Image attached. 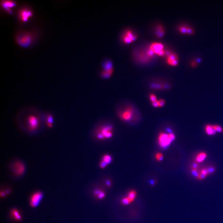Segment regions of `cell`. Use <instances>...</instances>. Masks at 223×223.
Segmentation results:
<instances>
[{
	"label": "cell",
	"mask_w": 223,
	"mask_h": 223,
	"mask_svg": "<svg viewBox=\"0 0 223 223\" xmlns=\"http://www.w3.org/2000/svg\"><path fill=\"white\" fill-rule=\"evenodd\" d=\"M175 139V136L173 133L167 134L162 132L158 136V143L162 148H166L171 144Z\"/></svg>",
	"instance_id": "6da1fadb"
},
{
	"label": "cell",
	"mask_w": 223,
	"mask_h": 223,
	"mask_svg": "<svg viewBox=\"0 0 223 223\" xmlns=\"http://www.w3.org/2000/svg\"><path fill=\"white\" fill-rule=\"evenodd\" d=\"M16 40L17 44L21 46L27 47L31 43L32 37L30 33L23 31L17 34Z\"/></svg>",
	"instance_id": "7a4b0ae2"
},
{
	"label": "cell",
	"mask_w": 223,
	"mask_h": 223,
	"mask_svg": "<svg viewBox=\"0 0 223 223\" xmlns=\"http://www.w3.org/2000/svg\"><path fill=\"white\" fill-rule=\"evenodd\" d=\"M113 127L112 126H105L100 128L96 134L97 139L104 140L110 139L113 136Z\"/></svg>",
	"instance_id": "3957f363"
},
{
	"label": "cell",
	"mask_w": 223,
	"mask_h": 223,
	"mask_svg": "<svg viewBox=\"0 0 223 223\" xmlns=\"http://www.w3.org/2000/svg\"><path fill=\"white\" fill-rule=\"evenodd\" d=\"M135 113V110L132 107H126L120 111L119 113V117L123 121L129 122L133 120Z\"/></svg>",
	"instance_id": "277c9868"
},
{
	"label": "cell",
	"mask_w": 223,
	"mask_h": 223,
	"mask_svg": "<svg viewBox=\"0 0 223 223\" xmlns=\"http://www.w3.org/2000/svg\"><path fill=\"white\" fill-rule=\"evenodd\" d=\"M12 169L16 176H20L25 173V166L23 162L20 161H16L12 164Z\"/></svg>",
	"instance_id": "5b68a950"
},
{
	"label": "cell",
	"mask_w": 223,
	"mask_h": 223,
	"mask_svg": "<svg viewBox=\"0 0 223 223\" xmlns=\"http://www.w3.org/2000/svg\"><path fill=\"white\" fill-rule=\"evenodd\" d=\"M27 124L31 131H34L39 127V120L35 115H31L28 116L27 118Z\"/></svg>",
	"instance_id": "8992f818"
},
{
	"label": "cell",
	"mask_w": 223,
	"mask_h": 223,
	"mask_svg": "<svg viewBox=\"0 0 223 223\" xmlns=\"http://www.w3.org/2000/svg\"><path fill=\"white\" fill-rule=\"evenodd\" d=\"M43 194L42 192L37 191L31 195L30 198V205L32 207H37L41 200L43 198Z\"/></svg>",
	"instance_id": "52a82bcc"
},
{
	"label": "cell",
	"mask_w": 223,
	"mask_h": 223,
	"mask_svg": "<svg viewBox=\"0 0 223 223\" xmlns=\"http://www.w3.org/2000/svg\"><path fill=\"white\" fill-rule=\"evenodd\" d=\"M32 12L30 10L27 8H24L20 10L18 12V15L20 20L22 21L27 20L29 17L32 15Z\"/></svg>",
	"instance_id": "ba28073f"
},
{
	"label": "cell",
	"mask_w": 223,
	"mask_h": 223,
	"mask_svg": "<svg viewBox=\"0 0 223 223\" xmlns=\"http://www.w3.org/2000/svg\"><path fill=\"white\" fill-rule=\"evenodd\" d=\"M1 5L6 11L9 13H12V11L10 8L13 7L16 5V3L13 1L11 0H3L1 1Z\"/></svg>",
	"instance_id": "9c48e42d"
},
{
	"label": "cell",
	"mask_w": 223,
	"mask_h": 223,
	"mask_svg": "<svg viewBox=\"0 0 223 223\" xmlns=\"http://www.w3.org/2000/svg\"><path fill=\"white\" fill-rule=\"evenodd\" d=\"M178 31L182 34L192 35L194 33L193 29L185 25L180 26L178 27Z\"/></svg>",
	"instance_id": "30bf717a"
},
{
	"label": "cell",
	"mask_w": 223,
	"mask_h": 223,
	"mask_svg": "<svg viewBox=\"0 0 223 223\" xmlns=\"http://www.w3.org/2000/svg\"><path fill=\"white\" fill-rule=\"evenodd\" d=\"M163 46L162 44L160 43H155L151 45L150 47V49L153 50L154 53L158 54L160 51L163 50Z\"/></svg>",
	"instance_id": "8fae6325"
},
{
	"label": "cell",
	"mask_w": 223,
	"mask_h": 223,
	"mask_svg": "<svg viewBox=\"0 0 223 223\" xmlns=\"http://www.w3.org/2000/svg\"><path fill=\"white\" fill-rule=\"evenodd\" d=\"M11 215L12 217L14 219H15V220L17 221L21 220L22 219V216L20 215V212H19L18 210L15 209H12L11 211Z\"/></svg>",
	"instance_id": "7c38bea8"
},
{
	"label": "cell",
	"mask_w": 223,
	"mask_h": 223,
	"mask_svg": "<svg viewBox=\"0 0 223 223\" xmlns=\"http://www.w3.org/2000/svg\"><path fill=\"white\" fill-rule=\"evenodd\" d=\"M165 31L162 26L159 25L156 29L155 34L158 38H162L164 35Z\"/></svg>",
	"instance_id": "4fadbf2b"
},
{
	"label": "cell",
	"mask_w": 223,
	"mask_h": 223,
	"mask_svg": "<svg viewBox=\"0 0 223 223\" xmlns=\"http://www.w3.org/2000/svg\"><path fill=\"white\" fill-rule=\"evenodd\" d=\"M103 68L104 71L112 72H113L112 63L110 60L106 61V63L104 64Z\"/></svg>",
	"instance_id": "5bb4252c"
},
{
	"label": "cell",
	"mask_w": 223,
	"mask_h": 223,
	"mask_svg": "<svg viewBox=\"0 0 223 223\" xmlns=\"http://www.w3.org/2000/svg\"><path fill=\"white\" fill-rule=\"evenodd\" d=\"M206 133L209 135H214L216 133L215 129L213 127V126L207 125L205 128Z\"/></svg>",
	"instance_id": "9a60e30c"
},
{
	"label": "cell",
	"mask_w": 223,
	"mask_h": 223,
	"mask_svg": "<svg viewBox=\"0 0 223 223\" xmlns=\"http://www.w3.org/2000/svg\"><path fill=\"white\" fill-rule=\"evenodd\" d=\"M136 191L131 190L129 192L127 197L130 200L131 202H132L136 198Z\"/></svg>",
	"instance_id": "2e32d148"
},
{
	"label": "cell",
	"mask_w": 223,
	"mask_h": 223,
	"mask_svg": "<svg viewBox=\"0 0 223 223\" xmlns=\"http://www.w3.org/2000/svg\"><path fill=\"white\" fill-rule=\"evenodd\" d=\"M207 157V154L205 153H201L197 156L196 159V162H201L204 160Z\"/></svg>",
	"instance_id": "e0dca14e"
},
{
	"label": "cell",
	"mask_w": 223,
	"mask_h": 223,
	"mask_svg": "<svg viewBox=\"0 0 223 223\" xmlns=\"http://www.w3.org/2000/svg\"><path fill=\"white\" fill-rule=\"evenodd\" d=\"M94 195L96 196L98 198L102 199L104 198L106 194L104 191L100 190H97L94 191Z\"/></svg>",
	"instance_id": "ac0fdd59"
},
{
	"label": "cell",
	"mask_w": 223,
	"mask_h": 223,
	"mask_svg": "<svg viewBox=\"0 0 223 223\" xmlns=\"http://www.w3.org/2000/svg\"><path fill=\"white\" fill-rule=\"evenodd\" d=\"M46 125L49 128H51L53 126V118L52 115H49L46 117Z\"/></svg>",
	"instance_id": "d6986e66"
},
{
	"label": "cell",
	"mask_w": 223,
	"mask_h": 223,
	"mask_svg": "<svg viewBox=\"0 0 223 223\" xmlns=\"http://www.w3.org/2000/svg\"><path fill=\"white\" fill-rule=\"evenodd\" d=\"M101 160L106 162V163L107 165H108L111 163V162L112 161V158L110 155L106 154V155H103L102 158Z\"/></svg>",
	"instance_id": "ffe728a7"
},
{
	"label": "cell",
	"mask_w": 223,
	"mask_h": 223,
	"mask_svg": "<svg viewBox=\"0 0 223 223\" xmlns=\"http://www.w3.org/2000/svg\"><path fill=\"white\" fill-rule=\"evenodd\" d=\"M167 62L170 65L175 66L178 64V59H167Z\"/></svg>",
	"instance_id": "44dd1931"
},
{
	"label": "cell",
	"mask_w": 223,
	"mask_h": 223,
	"mask_svg": "<svg viewBox=\"0 0 223 223\" xmlns=\"http://www.w3.org/2000/svg\"><path fill=\"white\" fill-rule=\"evenodd\" d=\"M112 73V72H110L104 70L101 73V76H102L103 78H105V79H107V78H109L110 77Z\"/></svg>",
	"instance_id": "7402d4cb"
},
{
	"label": "cell",
	"mask_w": 223,
	"mask_h": 223,
	"mask_svg": "<svg viewBox=\"0 0 223 223\" xmlns=\"http://www.w3.org/2000/svg\"><path fill=\"white\" fill-rule=\"evenodd\" d=\"M155 158L158 161H161L163 159V155L161 153H158L155 155Z\"/></svg>",
	"instance_id": "603a6c76"
},
{
	"label": "cell",
	"mask_w": 223,
	"mask_h": 223,
	"mask_svg": "<svg viewBox=\"0 0 223 223\" xmlns=\"http://www.w3.org/2000/svg\"><path fill=\"white\" fill-rule=\"evenodd\" d=\"M122 204L124 205H128L130 204V203H131L130 200H129L127 197H124L122 199V201H121Z\"/></svg>",
	"instance_id": "cb8c5ba5"
},
{
	"label": "cell",
	"mask_w": 223,
	"mask_h": 223,
	"mask_svg": "<svg viewBox=\"0 0 223 223\" xmlns=\"http://www.w3.org/2000/svg\"><path fill=\"white\" fill-rule=\"evenodd\" d=\"M123 41L126 44H129L132 42V40H131V38H129L128 36H126V35L123 38Z\"/></svg>",
	"instance_id": "d4e9b609"
},
{
	"label": "cell",
	"mask_w": 223,
	"mask_h": 223,
	"mask_svg": "<svg viewBox=\"0 0 223 223\" xmlns=\"http://www.w3.org/2000/svg\"><path fill=\"white\" fill-rule=\"evenodd\" d=\"M213 127H214V128L215 129L216 131L219 132V133H221L223 132V129L221 128V126L218 125H213Z\"/></svg>",
	"instance_id": "484cf974"
},
{
	"label": "cell",
	"mask_w": 223,
	"mask_h": 223,
	"mask_svg": "<svg viewBox=\"0 0 223 223\" xmlns=\"http://www.w3.org/2000/svg\"><path fill=\"white\" fill-rule=\"evenodd\" d=\"M158 103L159 107H163L164 106L165 103V102L164 100L161 99L160 100H158Z\"/></svg>",
	"instance_id": "4316f807"
},
{
	"label": "cell",
	"mask_w": 223,
	"mask_h": 223,
	"mask_svg": "<svg viewBox=\"0 0 223 223\" xmlns=\"http://www.w3.org/2000/svg\"><path fill=\"white\" fill-rule=\"evenodd\" d=\"M150 100L151 101V103L152 102H154L156 101H157V98H156V96H155V95H154V94H151L150 95Z\"/></svg>",
	"instance_id": "83f0119b"
},
{
	"label": "cell",
	"mask_w": 223,
	"mask_h": 223,
	"mask_svg": "<svg viewBox=\"0 0 223 223\" xmlns=\"http://www.w3.org/2000/svg\"><path fill=\"white\" fill-rule=\"evenodd\" d=\"M200 173H202V174H203L205 175V176H206L209 174L208 170L206 168H205V169H202L201 171L200 172Z\"/></svg>",
	"instance_id": "f1b7e54d"
},
{
	"label": "cell",
	"mask_w": 223,
	"mask_h": 223,
	"mask_svg": "<svg viewBox=\"0 0 223 223\" xmlns=\"http://www.w3.org/2000/svg\"><path fill=\"white\" fill-rule=\"evenodd\" d=\"M207 170H208V173H209V174H212V173L214 172H215V168L213 167H209V168H207Z\"/></svg>",
	"instance_id": "f546056e"
},
{
	"label": "cell",
	"mask_w": 223,
	"mask_h": 223,
	"mask_svg": "<svg viewBox=\"0 0 223 223\" xmlns=\"http://www.w3.org/2000/svg\"><path fill=\"white\" fill-rule=\"evenodd\" d=\"M192 173L193 175L194 176L196 177L197 178L199 174L197 172V169H192Z\"/></svg>",
	"instance_id": "4dcf8cb0"
},
{
	"label": "cell",
	"mask_w": 223,
	"mask_h": 223,
	"mask_svg": "<svg viewBox=\"0 0 223 223\" xmlns=\"http://www.w3.org/2000/svg\"><path fill=\"white\" fill-rule=\"evenodd\" d=\"M206 177V176H205V175L203 174L200 173V174H199L198 176L197 177V178L199 179L202 180L205 178Z\"/></svg>",
	"instance_id": "1f68e13d"
},
{
	"label": "cell",
	"mask_w": 223,
	"mask_h": 223,
	"mask_svg": "<svg viewBox=\"0 0 223 223\" xmlns=\"http://www.w3.org/2000/svg\"><path fill=\"white\" fill-rule=\"evenodd\" d=\"M126 36H128L129 37L131 38H131H132V37H133L134 35L132 34V33L131 32V31H126Z\"/></svg>",
	"instance_id": "d6a6232c"
},
{
	"label": "cell",
	"mask_w": 223,
	"mask_h": 223,
	"mask_svg": "<svg viewBox=\"0 0 223 223\" xmlns=\"http://www.w3.org/2000/svg\"><path fill=\"white\" fill-rule=\"evenodd\" d=\"M154 52H153V50H152L150 49H149L148 50V51H147V54L149 56H151L152 55H153L154 54Z\"/></svg>",
	"instance_id": "836d02e7"
},
{
	"label": "cell",
	"mask_w": 223,
	"mask_h": 223,
	"mask_svg": "<svg viewBox=\"0 0 223 223\" xmlns=\"http://www.w3.org/2000/svg\"><path fill=\"white\" fill-rule=\"evenodd\" d=\"M198 167V165L197 163H194L192 164V169H197Z\"/></svg>",
	"instance_id": "e575fe53"
},
{
	"label": "cell",
	"mask_w": 223,
	"mask_h": 223,
	"mask_svg": "<svg viewBox=\"0 0 223 223\" xmlns=\"http://www.w3.org/2000/svg\"><path fill=\"white\" fill-rule=\"evenodd\" d=\"M106 183L107 186L108 187H110V186H111V181H110L109 180H108L106 182Z\"/></svg>",
	"instance_id": "d590c367"
},
{
	"label": "cell",
	"mask_w": 223,
	"mask_h": 223,
	"mask_svg": "<svg viewBox=\"0 0 223 223\" xmlns=\"http://www.w3.org/2000/svg\"><path fill=\"white\" fill-rule=\"evenodd\" d=\"M137 39V36L136 35H133V37L132 38H131V40H132V41H135V40L136 39Z\"/></svg>",
	"instance_id": "8d00e7d4"
}]
</instances>
